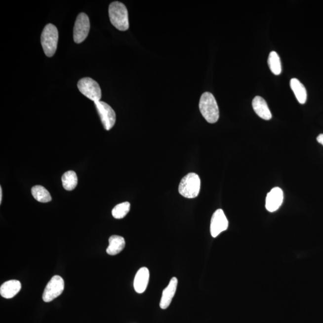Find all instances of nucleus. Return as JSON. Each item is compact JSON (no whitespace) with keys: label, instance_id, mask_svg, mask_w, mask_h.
Wrapping results in <instances>:
<instances>
[{"label":"nucleus","instance_id":"nucleus-1","mask_svg":"<svg viewBox=\"0 0 323 323\" xmlns=\"http://www.w3.org/2000/svg\"><path fill=\"white\" fill-rule=\"evenodd\" d=\"M199 107L201 114L208 123H216L219 120V107L211 93L206 92L203 93L200 99Z\"/></svg>","mask_w":323,"mask_h":323},{"label":"nucleus","instance_id":"nucleus-2","mask_svg":"<svg viewBox=\"0 0 323 323\" xmlns=\"http://www.w3.org/2000/svg\"><path fill=\"white\" fill-rule=\"evenodd\" d=\"M109 13L113 26L121 31L128 30V12L125 5L119 1L113 2L109 5Z\"/></svg>","mask_w":323,"mask_h":323},{"label":"nucleus","instance_id":"nucleus-3","mask_svg":"<svg viewBox=\"0 0 323 323\" xmlns=\"http://www.w3.org/2000/svg\"><path fill=\"white\" fill-rule=\"evenodd\" d=\"M58 31L53 24H47L42 31L41 42L45 55L52 57L55 53L58 42Z\"/></svg>","mask_w":323,"mask_h":323},{"label":"nucleus","instance_id":"nucleus-4","mask_svg":"<svg viewBox=\"0 0 323 323\" xmlns=\"http://www.w3.org/2000/svg\"><path fill=\"white\" fill-rule=\"evenodd\" d=\"M200 189L201 180L199 175L194 172H191L181 180L178 192L183 197L192 199L198 196Z\"/></svg>","mask_w":323,"mask_h":323},{"label":"nucleus","instance_id":"nucleus-5","mask_svg":"<svg viewBox=\"0 0 323 323\" xmlns=\"http://www.w3.org/2000/svg\"><path fill=\"white\" fill-rule=\"evenodd\" d=\"M78 86L82 94L89 100L95 102L100 101L102 93L100 85L93 79L85 78L79 81Z\"/></svg>","mask_w":323,"mask_h":323},{"label":"nucleus","instance_id":"nucleus-6","mask_svg":"<svg viewBox=\"0 0 323 323\" xmlns=\"http://www.w3.org/2000/svg\"><path fill=\"white\" fill-rule=\"evenodd\" d=\"M64 290V281L59 276H53L47 283L42 294V300L45 302H52L61 295Z\"/></svg>","mask_w":323,"mask_h":323},{"label":"nucleus","instance_id":"nucleus-7","mask_svg":"<svg viewBox=\"0 0 323 323\" xmlns=\"http://www.w3.org/2000/svg\"><path fill=\"white\" fill-rule=\"evenodd\" d=\"M95 105L104 129L109 131L116 123V116L114 110L109 104L103 101L95 102Z\"/></svg>","mask_w":323,"mask_h":323},{"label":"nucleus","instance_id":"nucleus-8","mask_svg":"<svg viewBox=\"0 0 323 323\" xmlns=\"http://www.w3.org/2000/svg\"><path fill=\"white\" fill-rule=\"evenodd\" d=\"M89 30V17L84 13L79 14L74 27V41L76 43H81L87 38Z\"/></svg>","mask_w":323,"mask_h":323},{"label":"nucleus","instance_id":"nucleus-9","mask_svg":"<svg viewBox=\"0 0 323 323\" xmlns=\"http://www.w3.org/2000/svg\"><path fill=\"white\" fill-rule=\"evenodd\" d=\"M228 226V220L223 211L221 209H217L214 212L211 218L210 225L211 236L216 238L222 232L227 230Z\"/></svg>","mask_w":323,"mask_h":323},{"label":"nucleus","instance_id":"nucleus-10","mask_svg":"<svg viewBox=\"0 0 323 323\" xmlns=\"http://www.w3.org/2000/svg\"><path fill=\"white\" fill-rule=\"evenodd\" d=\"M284 195L282 189L274 188L267 194L266 198L265 206L269 212L276 211L282 205Z\"/></svg>","mask_w":323,"mask_h":323},{"label":"nucleus","instance_id":"nucleus-11","mask_svg":"<svg viewBox=\"0 0 323 323\" xmlns=\"http://www.w3.org/2000/svg\"><path fill=\"white\" fill-rule=\"evenodd\" d=\"M178 285L177 278L173 277L169 284L164 289L160 302V307L163 310L168 308L172 302V299L176 292Z\"/></svg>","mask_w":323,"mask_h":323},{"label":"nucleus","instance_id":"nucleus-12","mask_svg":"<svg viewBox=\"0 0 323 323\" xmlns=\"http://www.w3.org/2000/svg\"><path fill=\"white\" fill-rule=\"evenodd\" d=\"M150 273L149 269L143 267L139 269L136 274L134 282V287L136 292L143 293L148 285Z\"/></svg>","mask_w":323,"mask_h":323},{"label":"nucleus","instance_id":"nucleus-13","mask_svg":"<svg viewBox=\"0 0 323 323\" xmlns=\"http://www.w3.org/2000/svg\"><path fill=\"white\" fill-rule=\"evenodd\" d=\"M254 111L260 118L266 121L271 120L272 114L267 103L261 96H256L252 102Z\"/></svg>","mask_w":323,"mask_h":323},{"label":"nucleus","instance_id":"nucleus-14","mask_svg":"<svg viewBox=\"0 0 323 323\" xmlns=\"http://www.w3.org/2000/svg\"><path fill=\"white\" fill-rule=\"evenodd\" d=\"M21 287V283L18 280H10L1 285L0 294L5 299H11L19 292Z\"/></svg>","mask_w":323,"mask_h":323},{"label":"nucleus","instance_id":"nucleus-15","mask_svg":"<svg viewBox=\"0 0 323 323\" xmlns=\"http://www.w3.org/2000/svg\"><path fill=\"white\" fill-rule=\"evenodd\" d=\"M109 245L107 248V253L111 256L120 253L125 246V241L122 237L113 235L109 239Z\"/></svg>","mask_w":323,"mask_h":323},{"label":"nucleus","instance_id":"nucleus-16","mask_svg":"<svg viewBox=\"0 0 323 323\" xmlns=\"http://www.w3.org/2000/svg\"><path fill=\"white\" fill-rule=\"evenodd\" d=\"M290 84L291 89L299 103L305 104L307 100V92L304 84L296 78L291 79Z\"/></svg>","mask_w":323,"mask_h":323},{"label":"nucleus","instance_id":"nucleus-17","mask_svg":"<svg viewBox=\"0 0 323 323\" xmlns=\"http://www.w3.org/2000/svg\"><path fill=\"white\" fill-rule=\"evenodd\" d=\"M31 193L35 199L40 202L46 203L52 201L50 193L42 186H35L31 189Z\"/></svg>","mask_w":323,"mask_h":323},{"label":"nucleus","instance_id":"nucleus-18","mask_svg":"<svg viewBox=\"0 0 323 323\" xmlns=\"http://www.w3.org/2000/svg\"><path fill=\"white\" fill-rule=\"evenodd\" d=\"M62 186L67 191H71L76 188L78 183L77 174L73 171H69L62 177Z\"/></svg>","mask_w":323,"mask_h":323},{"label":"nucleus","instance_id":"nucleus-19","mask_svg":"<svg viewBox=\"0 0 323 323\" xmlns=\"http://www.w3.org/2000/svg\"><path fill=\"white\" fill-rule=\"evenodd\" d=\"M268 66L271 72L275 75H280L282 73V63L280 61L279 54L276 52H271L269 53L268 60Z\"/></svg>","mask_w":323,"mask_h":323},{"label":"nucleus","instance_id":"nucleus-20","mask_svg":"<svg viewBox=\"0 0 323 323\" xmlns=\"http://www.w3.org/2000/svg\"><path fill=\"white\" fill-rule=\"evenodd\" d=\"M131 205L128 202L118 204L112 210L113 216L116 219H123L128 213Z\"/></svg>","mask_w":323,"mask_h":323},{"label":"nucleus","instance_id":"nucleus-21","mask_svg":"<svg viewBox=\"0 0 323 323\" xmlns=\"http://www.w3.org/2000/svg\"><path fill=\"white\" fill-rule=\"evenodd\" d=\"M317 140L318 141V143L322 144L323 146V134H320L318 137H317Z\"/></svg>","mask_w":323,"mask_h":323},{"label":"nucleus","instance_id":"nucleus-22","mask_svg":"<svg viewBox=\"0 0 323 323\" xmlns=\"http://www.w3.org/2000/svg\"><path fill=\"white\" fill-rule=\"evenodd\" d=\"M2 188L1 187H0V203H1L2 202Z\"/></svg>","mask_w":323,"mask_h":323}]
</instances>
